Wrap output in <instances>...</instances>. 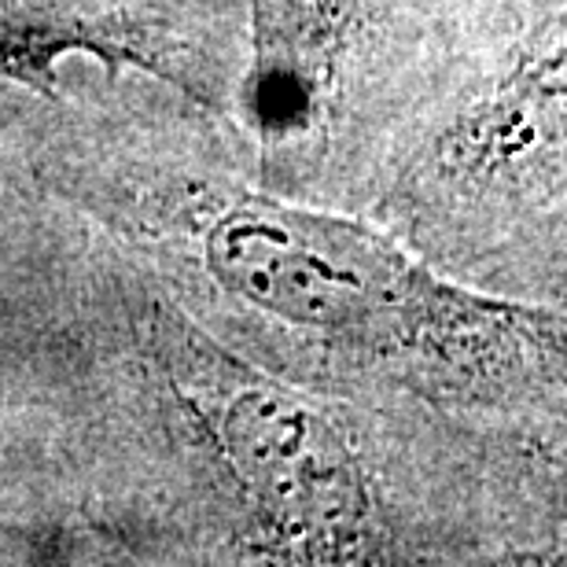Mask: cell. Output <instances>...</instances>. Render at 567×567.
Masks as SVG:
<instances>
[{"instance_id": "3", "label": "cell", "mask_w": 567, "mask_h": 567, "mask_svg": "<svg viewBox=\"0 0 567 567\" xmlns=\"http://www.w3.org/2000/svg\"><path fill=\"white\" fill-rule=\"evenodd\" d=\"M439 155L472 185H505L567 163V38L519 55L442 133Z\"/></svg>"}, {"instance_id": "4", "label": "cell", "mask_w": 567, "mask_h": 567, "mask_svg": "<svg viewBox=\"0 0 567 567\" xmlns=\"http://www.w3.org/2000/svg\"><path fill=\"white\" fill-rule=\"evenodd\" d=\"M361 0H255L258 111L274 126L310 118Z\"/></svg>"}, {"instance_id": "2", "label": "cell", "mask_w": 567, "mask_h": 567, "mask_svg": "<svg viewBox=\"0 0 567 567\" xmlns=\"http://www.w3.org/2000/svg\"><path fill=\"white\" fill-rule=\"evenodd\" d=\"M166 354L258 524L299 553L358 549L372 502L343 431L295 391L240 372L188 328H169Z\"/></svg>"}, {"instance_id": "1", "label": "cell", "mask_w": 567, "mask_h": 567, "mask_svg": "<svg viewBox=\"0 0 567 567\" xmlns=\"http://www.w3.org/2000/svg\"><path fill=\"white\" fill-rule=\"evenodd\" d=\"M210 274L251 310L416 383H502L549 321L435 277L369 225L247 199L207 233Z\"/></svg>"}, {"instance_id": "5", "label": "cell", "mask_w": 567, "mask_h": 567, "mask_svg": "<svg viewBox=\"0 0 567 567\" xmlns=\"http://www.w3.org/2000/svg\"><path fill=\"white\" fill-rule=\"evenodd\" d=\"M100 52L107 55L111 49L104 41H93L89 33L63 30L55 22L44 19H22L16 11L0 8V74L19 78V82H49L52 60H60L63 52Z\"/></svg>"}]
</instances>
